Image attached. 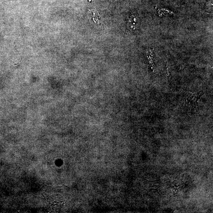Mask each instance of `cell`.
<instances>
[{"label": "cell", "instance_id": "1", "mask_svg": "<svg viewBox=\"0 0 213 213\" xmlns=\"http://www.w3.org/2000/svg\"><path fill=\"white\" fill-rule=\"evenodd\" d=\"M139 21V18L136 15H131L128 20V25L129 29L135 31L138 26Z\"/></svg>", "mask_w": 213, "mask_h": 213}, {"label": "cell", "instance_id": "2", "mask_svg": "<svg viewBox=\"0 0 213 213\" xmlns=\"http://www.w3.org/2000/svg\"><path fill=\"white\" fill-rule=\"evenodd\" d=\"M171 11L167 10V9H165V8H161L158 10L159 14L161 16H162L163 15L165 14V13H171Z\"/></svg>", "mask_w": 213, "mask_h": 213}]
</instances>
